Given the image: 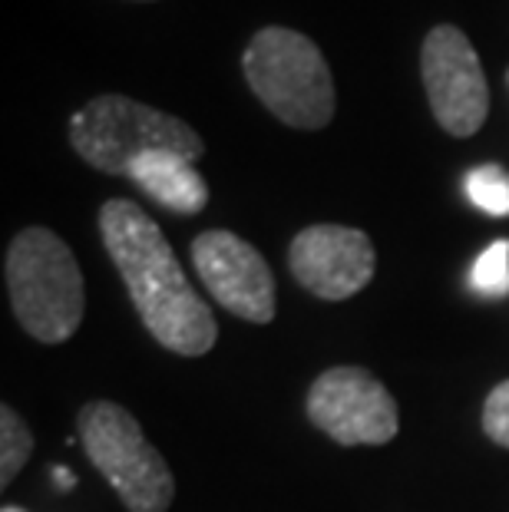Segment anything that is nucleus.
I'll use <instances>...</instances> for the list:
<instances>
[{"instance_id": "f257e3e1", "label": "nucleus", "mask_w": 509, "mask_h": 512, "mask_svg": "<svg viewBox=\"0 0 509 512\" xmlns=\"http://www.w3.org/2000/svg\"><path fill=\"white\" fill-rule=\"evenodd\" d=\"M100 235L146 331L172 354H209L219 341V324L186 278L162 228L136 202L110 199L100 209Z\"/></svg>"}, {"instance_id": "f03ea898", "label": "nucleus", "mask_w": 509, "mask_h": 512, "mask_svg": "<svg viewBox=\"0 0 509 512\" xmlns=\"http://www.w3.org/2000/svg\"><path fill=\"white\" fill-rule=\"evenodd\" d=\"M4 278L20 328L40 344L70 341L83 324L86 285L70 245L50 228H24L7 245Z\"/></svg>"}, {"instance_id": "7ed1b4c3", "label": "nucleus", "mask_w": 509, "mask_h": 512, "mask_svg": "<svg viewBox=\"0 0 509 512\" xmlns=\"http://www.w3.org/2000/svg\"><path fill=\"white\" fill-rule=\"evenodd\" d=\"M245 80L265 110L295 129H324L334 119V80L311 37L262 27L245 47Z\"/></svg>"}, {"instance_id": "20e7f679", "label": "nucleus", "mask_w": 509, "mask_h": 512, "mask_svg": "<svg viewBox=\"0 0 509 512\" xmlns=\"http://www.w3.org/2000/svg\"><path fill=\"white\" fill-rule=\"evenodd\" d=\"M70 146L106 176H126L146 152H176L192 162H199L205 152L202 136L179 116L116 93L96 96L73 113Z\"/></svg>"}, {"instance_id": "39448f33", "label": "nucleus", "mask_w": 509, "mask_h": 512, "mask_svg": "<svg viewBox=\"0 0 509 512\" xmlns=\"http://www.w3.org/2000/svg\"><path fill=\"white\" fill-rule=\"evenodd\" d=\"M77 433L90 463L129 512H169L176 479L133 413L113 400H90L77 417Z\"/></svg>"}, {"instance_id": "423d86ee", "label": "nucleus", "mask_w": 509, "mask_h": 512, "mask_svg": "<svg viewBox=\"0 0 509 512\" xmlns=\"http://www.w3.org/2000/svg\"><path fill=\"white\" fill-rule=\"evenodd\" d=\"M420 76L430 113L450 136L467 139L480 133L490 113V86L470 37L460 27H433L420 50Z\"/></svg>"}, {"instance_id": "0eeeda50", "label": "nucleus", "mask_w": 509, "mask_h": 512, "mask_svg": "<svg viewBox=\"0 0 509 512\" xmlns=\"http://www.w3.org/2000/svg\"><path fill=\"white\" fill-rule=\"evenodd\" d=\"M308 420L341 446H384L397 437L400 413L381 380L364 367H331L308 390Z\"/></svg>"}, {"instance_id": "6e6552de", "label": "nucleus", "mask_w": 509, "mask_h": 512, "mask_svg": "<svg viewBox=\"0 0 509 512\" xmlns=\"http://www.w3.org/2000/svg\"><path fill=\"white\" fill-rule=\"evenodd\" d=\"M199 281L225 311L242 321L268 324L275 318V275L255 245L225 228L202 232L192 242Z\"/></svg>"}, {"instance_id": "1a4fd4ad", "label": "nucleus", "mask_w": 509, "mask_h": 512, "mask_svg": "<svg viewBox=\"0 0 509 512\" xmlns=\"http://www.w3.org/2000/svg\"><path fill=\"white\" fill-rule=\"evenodd\" d=\"M288 268L321 301H348L371 285L377 252L371 235L351 225H308L291 238Z\"/></svg>"}, {"instance_id": "9d476101", "label": "nucleus", "mask_w": 509, "mask_h": 512, "mask_svg": "<svg viewBox=\"0 0 509 512\" xmlns=\"http://www.w3.org/2000/svg\"><path fill=\"white\" fill-rule=\"evenodd\" d=\"M126 179H133L149 199L176 215H199L209 205V185L196 162L176 152H146L129 166Z\"/></svg>"}, {"instance_id": "9b49d317", "label": "nucleus", "mask_w": 509, "mask_h": 512, "mask_svg": "<svg viewBox=\"0 0 509 512\" xmlns=\"http://www.w3.org/2000/svg\"><path fill=\"white\" fill-rule=\"evenodd\" d=\"M34 430L14 407H0V486H10L14 476L34 453Z\"/></svg>"}, {"instance_id": "f8f14e48", "label": "nucleus", "mask_w": 509, "mask_h": 512, "mask_svg": "<svg viewBox=\"0 0 509 512\" xmlns=\"http://www.w3.org/2000/svg\"><path fill=\"white\" fill-rule=\"evenodd\" d=\"M467 199L486 215H496V219H509V169L496 166V162H486V166H476L467 182Z\"/></svg>"}, {"instance_id": "ddd939ff", "label": "nucleus", "mask_w": 509, "mask_h": 512, "mask_svg": "<svg viewBox=\"0 0 509 512\" xmlns=\"http://www.w3.org/2000/svg\"><path fill=\"white\" fill-rule=\"evenodd\" d=\"M473 291L486 294V298H506L509 294V242L500 238L490 248H483V255L473 261L470 271Z\"/></svg>"}, {"instance_id": "4468645a", "label": "nucleus", "mask_w": 509, "mask_h": 512, "mask_svg": "<svg viewBox=\"0 0 509 512\" xmlns=\"http://www.w3.org/2000/svg\"><path fill=\"white\" fill-rule=\"evenodd\" d=\"M483 433L509 450V377L500 380L483 403Z\"/></svg>"}, {"instance_id": "2eb2a0df", "label": "nucleus", "mask_w": 509, "mask_h": 512, "mask_svg": "<svg viewBox=\"0 0 509 512\" xmlns=\"http://www.w3.org/2000/svg\"><path fill=\"white\" fill-rule=\"evenodd\" d=\"M53 476H57L63 486H73V473H70V470H57V473H53Z\"/></svg>"}, {"instance_id": "dca6fc26", "label": "nucleus", "mask_w": 509, "mask_h": 512, "mask_svg": "<svg viewBox=\"0 0 509 512\" xmlns=\"http://www.w3.org/2000/svg\"><path fill=\"white\" fill-rule=\"evenodd\" d=\"M0 512H27V509H20V506H4Z\"/></svg>"}, {"instance_id": "f3484780", "label": "nucleus", "mask_w": 509, "mask_h": 512, "mask_svg": "<svg viewBox=\"0 0 509 512\" xmlns=\"http://www.w3.org/2000/svg\"><path fill=\"white\" fill-rule=\"evenodd\" d=\"M506 86H509V70H506Z\"/></svg>"}]
</instances>
